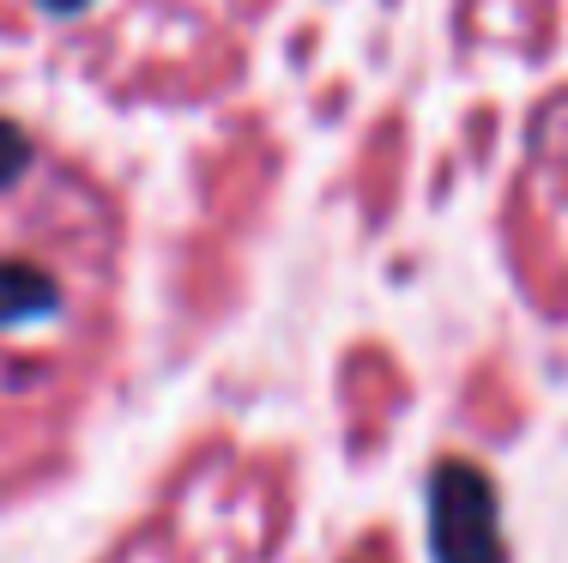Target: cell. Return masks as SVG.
<instances>
[{
    "mask_svg": "<svg viewBox=\"0 0 568 563\" xmlns=\"http://www.w3.org/2000/svg\"><path fill=\"white\" fill-rule=\"evenodd\" d=\"M110 285V219L12 115H0V388H43Z\"/></svg>",
    "mask_w": 568,
    "mask_h": 563,
    "instance_id": "1",
    "label": "cell"
}]
</instances>
